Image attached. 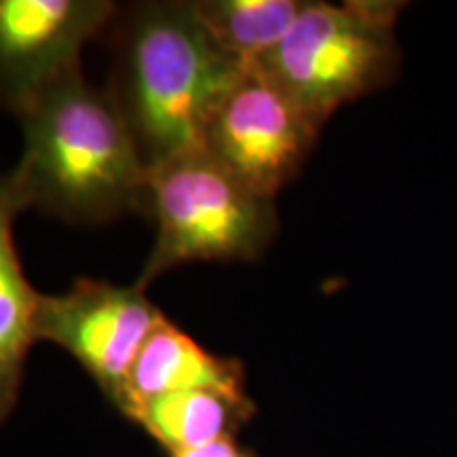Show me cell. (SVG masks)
Returning <instances> with one entry per match:
<instances>
[{
  "mask_svg": "<svg viewBox=\"0 0 457 457\" xmlns=\"http://www.w3.org/2000/svg\"><path fill=\"white\" fill-rule=\"evenodd\" d=\"M195 390L250 398L245 390V370L239 360L205 350L163 316L136 358L117 409L129 417L146 400Z\"/></svg>",
  "mask_w": 457,
  "mask_h": 457,
  "instance_id": "8",
  "label": "cell"
},
{
  "mask_svg": "<svg viewBox=\"0 0 457 457\" xmlns=\"http://www.w3.org/2000/svg\"><path fill=\"white\" fill-rule=\"evenodd\" d=\"M162 318L138 282L117 286L81 278L64 295L41 296L37 339L71 353L119 407L136 358Z\"/></svg>",
  "mask_w": 457,
  "mask_h": 457,
  "instance_id": "6",
  "label": "cell"
},
{
  "mask_svg": "<svg viewBox=\"0 0 457 457\" xmlns=\"http://www.w3.org/2000/svg\"><path fill=\"white\" fill-rule=\"evenodd\" d=\"M117 13L108 0H0V111L20 117L79 71L81 49L111 30Z\"/></svg>",
  "mask_w": 457,
  "mask_h": 457,
  "instance_id": "7",
  "label": "cell"
},
{
  "mask_svg": "<svg viewBox=\"0 0 457 457\" xmlns=\"http://www.w3.org/2000/svg\"><path fill=\"white\" fill-rule=\"evenodd\" d=\"M253 398H233L220 392H174L146 400L128 420L136 421L170 455L236 438L253 420Z\"/></svg>",
  "mask_w": 457,
  "mask_h": 457,
  "instance_id": "10",
  "label": "cell"
},
{
  "mask_svg": "<svg viewBox=\"0 0 457 457\" xmlns=\"http://www.w3.org/2000/svg\"><path fill=\"white\" fill-rule=\"evenodd\" d=\"M195 4L214 43L244 66L270 55L305 7L303 0H202Z\"/></svg>",
  "mask_w": 457,
  "mask_h": 457,
  "instance_id": "11",
  "label": "cell"
},
{
  "mask_svg": "<svg viewBox=\"0 0 457 457\" xmlns=\"http://www.w3.org/2000/svg\"><path fill=\"white\" fill-rule=\"evenodd\" d=\"M24 153L11 171L26 210L71 225H102L146 212L148 165L108 91L81 68L20 114Z\"/></svg>",
  "mask_w": 457,
  "mask_h": 457,
  "instance_id": "2",
  "label": "cell"
},
{
  "mask_svg": "<svg viewBox=\"0 0 457 457\" xmlns=\"http://www.w3.org/2000/svg\"><path fill=\"white\" fill-rule=\"evenodd\" d=\"M157 239L138 284L199 261H259L279 228L276 202L239 182L204 148L148 170Z\"/></svg>",
  "mask_w": 457,
  "mask_h": 457,
  "instance_id": "3",
  "label": "cell"
},
{
  "mask_svg": "<svg viewBox=\"0 0 457 457\" xmlns=\"http://www.w3.org/2000/svg\"><path fill=\"white\" fill-rule=\"evenodd\" d=\"M320 129L265 72L250 66L214 111L202 148L254 193L276 199L310 159Z\"/></svg>",
  "mask_w": 457,
  "mask_h": 457,
  "instance_id": "5",
  "label": "cell"
},
{
  "mask_svg": "<svg viewBox=\"0 0 457 457\" xmlns=\"http://www.w3.org/2000/svg\"><path fill=\"white\" fill-rule=\"evenodd\" d=\"M171 457H256V453L253 449L242 447L236 438H222V441L182 451V453H174Z\"/></svg>",
  "mask_w": 457,
  "mask_h": 457,
  "instance_id": "12",
  "label": "cell"
},
{
  "mask_svg": "<svg viewBox=\"0 0 457 457\" xmlns=\"http://www.w3.org/2000/svg\"><path fill=\"white\" fill-rule=\"evenodd\" d=\"M111 96L148 170L199 151L210 119L250 66L225 54L195 3L165 0L119 9Z\"/></svg>",
  "mask_w": 457,
  "mask_h": 457,
  "instance_id": "1",
  "label": "cell"
},
{
  "mask_svg": "<svg viewBox=\"0 0 457 457\" xmlns=\"http://www.w3.org/2000/svg\"><path fill=\"white\" fill-rule=\"evenodd\" d=\"M400 7L375 0L305 3L284 41L253 66L324 125L343 104L384 89L398 74Z\"/></svg>",
  "mask_w": 457,
  "mask_h": 457,
  "instance_id": "4",
  "label": "cell"
},
{
  "mask_svg": "<svg viewBox=\"0 0 457 457\" xmlns=\"http://www.w3.org/2000/svg\"><path fill=\"white\" fill-rule=\"evenodd\" d=\"M21 212L26 205L11 171L0 174V424L20 400L28 353L38 341L37 313L43 295L24 276L13 237Z\"/></svg>",
  "mask_w": 457,
  "mask_h": 457,
  "instance_id": "9",
  "label": "cell"
}]
</instances>
